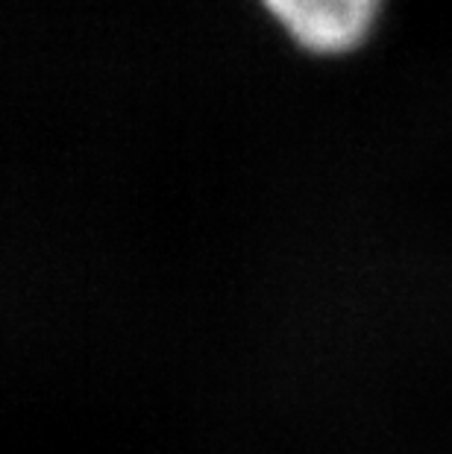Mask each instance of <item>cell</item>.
<instances>
[{"mask_svg": "<svg viewBox=\"0 0 452 454\" xmlns=\"http://www.w3.org/2000/svg\"><path fill=\"white\" fill-rule=\"evenodd\" d=\"M379 0H265L267 12L314 53L350 51L370 30Z\"/></svg>", "mask_w": 452, "mask_h": 454, "instance_id": "obj_1", "label": "cell"}]
</instances>
